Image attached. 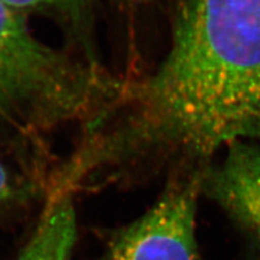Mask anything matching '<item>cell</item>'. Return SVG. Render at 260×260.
<instances>
[{
    "label": "cell",
    "instance_id": "1",
    "mask_svg": "<svg viewBox=\"0 0 260 260\" xmlns=\"http://www.w3.org/2000/svg\"><path fill=\"white\" fill-rule=\"evenodd\" d=\"M165 58L128 80L119 144L161 172H197L234 142L260 143V0H175Z\"/></svg>",
    "mask_w": 260,
    "mask_h": 260
},
{
    "label": "cell",
    "instance_id": "2",
    "mask_svg": "<svg viewBox=\"0 0 260 260\" xmlns=\"http://www.w3.org/2000/svg\"><path fill=\"white\" fill-rule=\"evenodd\" d=\"M121 85L102 65L39 42L23 14L0 0V124L42 143L45 135L90 124Z\"/></svg>",
    "mask_w": 260,
    "mask_h": 260
},
{
    "label": "cell",
    "instance_id": "3",
    "mask_svg": "<svg viewBox=\"0 0 260 260\" xmlns=\"http://www.w3.org/2000/svg\"><path fill=\"white\" fill-rule=\"evenodd\" d=\"M202 174L170 177L154 206L117 233L99 260H198L195 214Z\"/></svg>",
    "mask_w": 260,
    "mask_h": 260
},
{
    "label": "cell",
    "instance_id": "7",
    "mask_svg": "<svg viewBox=\"0 0 260 260\" xmlns=\"http://www.w3.org/2000/svg\"><path fill=\"white\" fill-rule=\"evenodd\" d=\"M14 194L13 184L11 182V178L8 175L7 169L0 162V205L9 201Z\"/></svg>",
    "mask_w": 260,
    "mask_h": 260
},
{
    "label": "cell",
    "instance_id": "8",
    "mask_svg": "<svg viewBox=\"0 0 260 260\" xmlns=\"http://www.w3.org/2000/svg\"><path fill=\"white\" fill-rule=\"evenodd\" d=\"M129 2H130V0H129Z\"/></svg>",
    "mask_w": 260,
    "mask_h": 260
},
{
    "label": "cell",
    "instance_id": "6",
    "mask_svg": "<svg viewBox=\"0 0 260 260\" xmlns=\"http://www.w3.org/2000/svg\"><path fill=\"white\" fill-rule=\"evenodd\" d=\"M21 14L29 11L50 13L58 20L71 48L93 64H101L95 44L94 0H3Z\"/></svg>",
    "mask_w": 260,
    "mask_h": 260
},
{
    "label": "cell",
    "instance_id": "5",
    "mask_svg": "<svg viewBox=\"0 0 260 260\" xmlns=\"http://www.w3.org/2000/svg\"><path fill=\"white\" fill-rule=\"evenodd\" d=\"M70 193H50L36 229L19 260H71L76 216Z\"/></svg>",
    "mask_w": 260,
    "mask_h": 260
},
{
    "label": "cell",
    "instance_id": "4",
    "mask_svg": "<svg viewBox=\"0 0 260 260\" xmlns=\"http://www.w3.org/2000/svg\"><path fill=\"white\" fill-rule=\"evenodd\" d=\"M201 193L225 211L260 260V144L228 146L222 160L203 172Z\"/></svg>",
    "mask_w": 260,
    "mask_h": 260
}]
</instances>
